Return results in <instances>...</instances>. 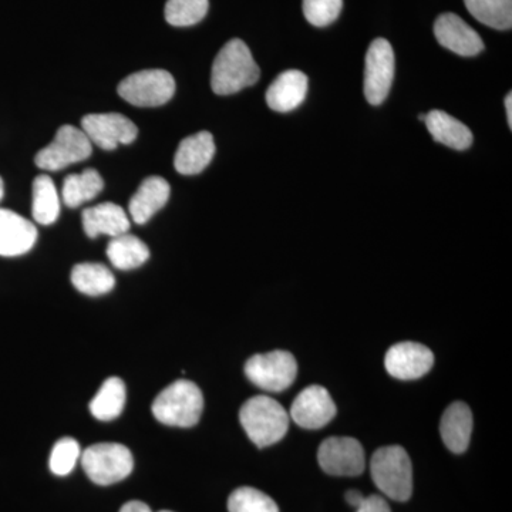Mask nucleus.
<instances>
[{
    "instance_id": "a211bd4d",
    "label": "nucleus",
    "mask_w": 512,
    "mask_h": 512,
    "mask_svg": "<svg viewBox=\"0 0 512 512\" xmlns=\"http://www.w3.org/2000/svg\"><path fill=\"white\" fill-rule=\"evenodd\" d=\"M83 228L87 237L97 238L99 235L119 237L127 234L130 229L126 211L113 202H103L96 207L86 208L82 215Z\"/></svg>"
},
{
    "instance_id": "ddd939ff",
    "label": "nucleus",
    "mask_w": 512,
    "mask_h": 512,
    "mask_svg": "<svg viewBox=\"0 0 512 512\" xmlns=\"http://www.w3.org/2000/svg\"><path fill=\"white\" fill-rule=\"evenodd\" d=\"M433 352L416 342H402L387 350L384 366L387 373L399 380H416L430 372Z\"/></svg>"
},
{
    "instance_id": "5701e85b",
    "label": "nucleus",
    "mask_w": 512,
    "mask_h": 512,
    "mask_svg": "<svg viewBox=\"0 0 512 512\" xmlns=\"http://www.w3.org/2000/svg\"><path fill=\"white\" fill-rule=\"evenodd\" d=\"M126 384L119 377H110L101 384L99 392L90 402V413L100 421L117 419L126 406Z\"/></svg>"
},
{
    "instance_id": "39448f33",
    "label": "nucleus",
    "mask_w": 512,
    "mask_h": 512,
    "mask_svg": "<svg viewBox=\"0 0 512 512\" xmlns=\"http://www.w3.org/2000/svg\"><path fill=\"white\" fill-rule=\"evenodd\" d=\"M82 466L97 485H111L130 476L134 468L131 451L120 443H99L83 451Z\"/></svg>"
},
{
    "instance_id": "7ed1b4c3",
    "label": "nucleus",
    "mask_w": 512,
    "mask_h": 512,
    "mask_svg": "<svg viewBox=\"0 0 512 512\" xmlns=\"http://www.w3.org/2000/svg\"><path fill=\"white\" fill-rule=\"evenodd\" d=\"M204 396L200 387L190 380H177L165 387L154 400L151 410L160 423L170 427L195 426L201 419Z\"/></svg>"
},
{
    "instance_id": "20e7f679",
    "label": "nucleus",
    "mask_w": 512,
    "mask_h": 512,
    "mask_svg": "<svg viewBox=\"0 0 512 512\" xmlns=\"http://www.w3.org/2000/svg\"><path fill=\"white\" fill-rule=\"evenodd\" d=\"M376 487L386 497L404 503L413 494V467L409 454L400 446L379 448L370 461Z\"/></svg>"
},
{
    "instance_id": "473e14b6",
    "label": "nucleus",
    "mask_w": 512,
    "mask_h": 512,
    "mask_svg": "<svg viewBox=\"0 0 512 512\" xmlns=\"http://www.w3.org/2000/svg\"><path fill=\"white\" fill-rule=\"evenodd\" d=\"M120 512H153L151 508L148 507L146 503H141V501H130V503L124 504L121 507Z\"/></svg>"
},
{
    "instance_id": "f03ea898",
    "label": "nucleus",
    "mask_w": 512,
    "mask_h": 512,
    "mask_svg": "<svg viewBox=\"0 0 512 512\" xmlns=\"http://www.w3.org/2000/svg\"><path fill=\"white\" fill-rule=\"evenodd\" d=\"M239 420L256 447L272 446L284 439L289 429L288 412L268 396L251 397L239 412Z\"/></svg>"
},
{
    "instance_id": "423d86ee",
    "label": "nucleus",
    "mask_w": 512,
    "mask_h": 512,
    "mask_svg": "<svg viewBox=\"0 0 512 512\" xmlns=\"http://www.w3.org/2000/svg\"><path fill=\"white\" fill-rule=\"evenodd\" d=\"M245 375L259 389L266 392H284L298 375V363L292 353L285 350L252 356L245 363Z\"/></svg>"
},
{
    "instance_id": "a878e982",
    "label": "nucleus",
    "mask_w": 512,
    "mask_h": 512,
    "mask_svg": "<svg viewBox=\"0 0 512 512\" xmlns=\"http://www.w3.org/2000/svg\"><path fill=\"white\" fill-rule=\"evenodd\" d=\"M32 214L40 225H52L59 218V194L49 175H39L33 181Z\"/></svg>"
},
{
    "instance_id": "cd10ccee",
    "label": "nucleus",
    "mask_w": 512,
    "mask_h": 512,
    "mask_svg": "<svg viewBox=\"0 0 512 512\" xmlns=\"http://www.w3.org/2000/svg\"><path fill=\"white\" fill-rule=\"evenodd\" d=\"M208 8V0H168L165 5V20L171 26L187 28L200 23L207 16Z\"/></svg>"
},
{
    "instance_id": "6ab92c4d",
    "label": "nucleus",
    "mask_w": 512,
    "mask_h": 512,
    "mask_svg": "<svg viewBox=\"0 0 512 512\" xmlns=\"http://www.w3.org/2000/svg\"><path fill=\"white\" fill-rule=\"evenodd\" d=\"M170 184L161 177H148L141 183L128 204L131 218L138 225L146 224L170 198Z\"/></svg>"
},
{
    "instance_id": "c85d7f7f",
    "label": "nucleus",
    "mask_w": 512,
    "mask_h": 512,
    "mask_svg": "<svg viewBox=\"0 0 512 512\" xmlns=\"http://www.w3.org/2000/svg\"><path fill=\"white\" fill-rule=\"evenodd\" d=\"M229 512H279L269 495L252 487H241L229 495Z\"/></svg>"
},
{
    "instance_id": "1a4fd4ad",
    "label": "nucleus",
    "mask_w": 512,
    "mask_h": 512,
    "mask_svg": "<svg viewBox=\"0 0 512 512\" xmlns=\"http://www.w3.org/2000/svg\"><path fill=\"white\" fill-rule=\"evenodd\" d=\"M320 467L329 476L355 477L366 467L365 450L352 437H330L320 444L318 451Z\"/></svg>"
},
{
    "instance_id": "7c9ffc66",
    "label": "nucleus",
    "mask_w": 512,
    "mask_h": 512,
    "mask_svg": "<svg viewBox=\"0 0 512 512\" xmlns=\"http://www.w3.org/2000/svg\"><path fill=\"white\" fill-rule=\"evenodd\" d=\"M342 8L343 0H303V15L316 28L335 22Z\"/></svg>"
},
{
    "instance_id": "f8f14e48",
    "label": "nucleus",
    "mask_w": 512,
    "mask_h": 512,
    "mask_svg": "<svg viewBox=\"0 0 512 512\" xmlns=\"http://www.w3.org/2000/svg\"><path fill=\"white\" fill-rule=\"evenodd\" d=\"M336 404L328 390L322 386H309L296 397L289 417L306 430L325 427L336 416Z\"/></svg>"
},
{
    "instance_id": "c9c22d12",
    "label": "nucleus",
    "mask_w": 512,
    "mask_h": 512,
    "mask_svg": "<svg viewBox=\"0 0 512 512\" xmlns=\"http://www.w3.org/2000/svg\"><path fill=\"white\" fill-rule=\"evenodd\" d=\"M3 195H5V185H3L2 177H0V201H2Z\"/></svg>"
},
{
    "instance_id": "9b49d317",
    "label": "nucleus",
    "mask_w": 512,
    "mask_h": 512,
    "mask_svg": "<svg viewBox=\"0 0 512 512\" xmlns=\"http://www.w3.org/2000/svg\"><path fill=\"white\" fill-rule=\"evenodd\" d=\"M82 130L92 144L103 150H114L120 144L127 146L138 136L136 124L120 113L87 114Z\"/></svg>"
},
{
    "instance_id": "f704fd0d",
    "label": "nucleus",
    "mask_w": 512,
    "mask_h": 512,
    "mask_svg": "<svg viewBox=\"0 0 512 512\" xmlns=\"http://www.w3.org/2000/svg\"><path fill=\"white\" fill-rule=\"evenodd\" d=\"M505 109H507L508 124L512 128V93L505 97Z\"/></svg>"
},
{
    "instance_id": "f257e3e1",
    "label": "nucleus",
    "mask_w": 512,
    "mask_h": 512,
    "mask_svg": "<svg viewBox=\"0 0 512 512\" xmlns=\"http://www.w3.org/2000/svg\"><path fill=\"white\" fill-rule=\"evenodd\" d=\"M258 64L242 40H229L212 64L211 87L218 96H229L254 86L259 80Z\"/></svg>"
},
{
    "instance_id": "412c9836",
    "label": "nucleus",
    "mask_w": 512,
    "mask_h": 512,
    "mask_svg": "<svg viewBox=\"0 0 512 512\" xmlns=\"http://www.w3.org/2000/svg\"><path fill=\"white\" fill-rule=\"evenodd\" d=\"M427 130L430 131L434 141L444 144L453 150L463 151L471 147L473 144V133L466 124L461 123L453 116L447 114L446 111L433 110L430 111L424 121Z\"/></svg>"
},
{
    "instance_id": "4be33fe9",
    "label": "nucleus",
    "mask_w": 512,
    "mask_h": 512,
    "mask_svg": "<svg viewBox=\"0 0 512 512\" xmlns=\"http://www.w3.org/2000/svg\"><path fill=\"white\" fill-rule=\"evenodd\" d=\"M107 256L114 268L131 271L146 264L150 258V249L141 239L127 232L111 239L107 247Z\"/></svg>"
},
{
    "instance_id": "dca6fc26",
    "label": "nucleus",
    "mask_w": 512,
    "mask_h": 512,
    "mask_svg": "<svg viewBox=\"0 0 512 512\" xmlns=\"http://www.w3.org/2000/svg\"><path fill=\"white\" fill-rule=\"evenodd\" d=\"M309 80L301 70H286L279 74L266 90L269 109L278 113H289L298 109L308 94Z\"/></svg>"
},
{
    "instance_id": "2eb2a0df",
    "label": "nucleus",
    "mask_w": 512,
    "mask_h": 512,
    "mask_svg": "<svg viewBox=\"0 0 512 512\" xmlns=\"http://www.w3.org/2000/svg\"><path fill=\"white\" fill-rule=\"evenodd\" d=\"M37 229L22 215L0 208V256L13 258L35 247Z\"/></svg>"
},
{
    "instance_id": "393cba45",
    "label": "nucleus",
    "mask_w": 512,
    "mask_h": 512,
    "mask_svg": "<svg viewBox=\"0 0 512 512\" xmlns=\"http://www.w3.org/2000/svg\"><path fill=\"white\" fill-rule=\"evenodd\" d=\"M70 279L77 291L89 296L106 295L116 286V279L110 269L101 264L76 265Z\"/></svg>"
},
{
    "instance_id": "6e6552de",
    "label": "nucleus",
    "mask_w": 512,
    "mask_h": 512,
    "mask_svg": "<svg viewBox=\"0 0 512 512\" xmlns=\"http://www.w3.org/2000/svg\"><path fill=\"white\" fill-rule=\"evenodd\" d=\"M117 90L133 106L158 107L173 99L175 80L165 70H143L126 77Z\"/></svg>"
},
{
    "instance_id": "2f4dec72",
    "label": "nucleus",
    "mask_w": 512,
    "mask_h": 512,
    "mask_svg": "<svg viewBox=\"0 0 512 512\" xmlns=\"http://www.w3.org/2000/svg\"><path fill=\"white\" fill-rule=\"evenodd\" d=\"M356 512H392L389 504L380 495H370L365 497L363 503L356 508Z\"/></svg>"
},
{
    "instance_id": "9d476101",
    "label": "nucleus",
    "mask_w": 512,
    "mask_h": 512,
    "mask_svg": "<svg viewBox=\"0 0 512 512\" xmlns=\"http://www.w3.org/2000/svg\"><path fill=\"white\" fill-rule=\"evenodd\" d=\"M394 77L393 47L386 39L373 40L366 53L365 96L379 106L389 96Z\"/></svg>"
},
{
    "instance_id": "e433bc0d",
    "label": "nucleus",
    "mask_w": 512,
    "mask_h": 512,
    "mask_svg": "<svg viewBox=\"0 0 512 512\" xmlns=\"http://www.w3.org/2000/svg\"><path fill=\"white\" fill-rule=\"evenodd\" d=\"M426 116H427V114H421V116L419 117V119H420L421 121H426Z\"/></svg>"
},
{
    "instance_id": "aec40b11",
    "label": "nucleus",
    "mask_w": 512,
    "mask_h": 512,
    "mask_svg": "<svg viewBox=\"0 0 512 512\" xmlns=\"http://www.w3.org/2000/svg\"><path fill=\"white\" fill-rule=\"evenodd\" d=\"M440 433L448 450L456 454L464 453L473 433V413L470 407L463 402L451 404L441 417Z\"/></svg>"
},
{
    "instance_id": "f3484780",
    "label": "nucleus",
    "mask_w": 512,
    "mask_h": 512,
    "mask_svg": "<svg viewBox=\"0 0 512 512\" xmlns=\"http://www.w3.org/2000/svg\"><path fill=\"white\" fill-rule=\"evenodd\" d=\"M215 154L214 137L208 131L184 138L174 157V167L183 175L200 174L210 165Z\"/></svg>"
},
{
    "instance_id": "4468645a",
    "label": "nucleus",
    "mask_w": 512,
    "mask_h": 512,
    "mask_svg": "<svg viewBox=\"0 0 512 512\" xmlns=\"http://www.w3.org/2000/svg\"><path fill=\"white\" fill-rule=\"evenodd\" d=\"M434 35L441 46L458 56L473 57L484 50L480 35L460 16L444 13L434 23Z\"/></svg>"
},
{
    "instance_id": "bb28decb",
    "label": "nucleus",
    "mask_w": 512,
    "mask_h": 512,
    "mask_svg": "<svg viewBox=\"0 0 512 512\" xmlns=\"http://www.w3.org/2000/svg\"><path fill=\"white\" fill-rule=\"evenodd\" d=\"M468 12L488 28L508 30L512 26V0H464Z\"/></svg>"
},
{
    "instance_id": "b1692460",
    "label": "nucleus",
    "mask_w": 512,
    "mask_h": 512,
    "mask_svg": "<svg viewBox=\"0 0 512 512\" xmlns=\"http://www.w3.org/2000/svg\"><path fill=\"white\" fill-rule=\"evenodd\" d=\"M103 188V178L94 168H86L82 174L67 175L62 190L64 204L70 208L79 207L94 200Z\"/></svg>"
},
{
    "instance_id": "4c0bfd02",
    "label": "nucleus",
    "mask_w": 512,
    "mask_h": 512,
    "mask_svg": "<svg viewBox=\"0 0 512 512\" xmlns=\"http://www.w3.org/2000/svg\"><path fill=\"white\" fill-rule=\"evenodd\" d=\"M160 512H173V511H160Z\"/></svg>"
},
{
    "instance_id": "c756f323",
    "label": "nucleus",
    "mask_w": 512,
    "mask_h": 512,
    "mask_svg": "<svg viewBox=\"0 0 512 512\" xmlns=\"http://www.w3.org/2000/svg\"><path fill=\"white\" fill-rule=\"evenodd\" d=\"M80 457H82V451H80L79 443L72 437H64V439L57 441L52 454H50V471L55 476H69Z\"/></svg>"
},
{
    "instance_id": "0eeeda50",
    "label": "nucleus",
    "mask_w": 512,
    "mask_h": 512,
    "mask_svg": "<svg viewBox=\"0 0 512 512\" xmlns=\"http://www.w3.org/2000/svg\"><path fill=\"white\" fill-rule=\"evenodd\" d=\"M92 151V141L84 131L66 124L57 130L55 140L36 154L35 163L42 170L59 171L87 160Z\"/></svg>"
},
{
    "instance_id": "72a5a7b5",
    "label": "nucleus",
    "mask_w": 512,
    "mask_h": 512,
    "mask_svg": "<svg viewBox=\"0 0 512 512\" xmlns=\"http://www.w3.org/2000/svg\"><path fill=\"white\" fill-rule=\"evenodd\" d=\"M363 500H365V495L360 493V491L350 490L346 493V501H348L352 507H359V505L363 503Z\"/></svg>"
}]
</instances>
